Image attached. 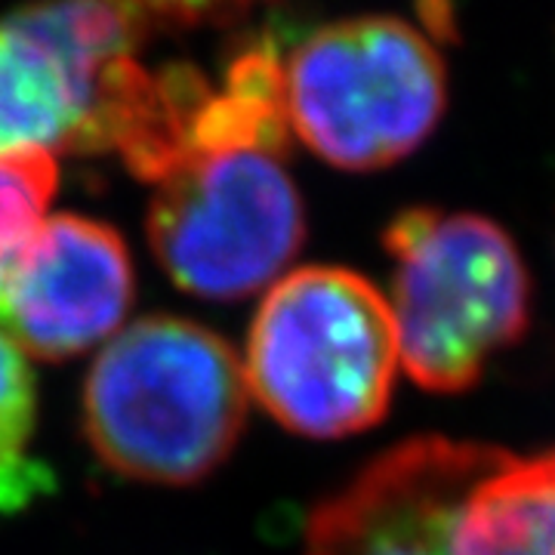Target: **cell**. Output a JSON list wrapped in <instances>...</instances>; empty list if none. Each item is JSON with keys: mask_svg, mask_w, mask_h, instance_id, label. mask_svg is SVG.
I'll return each mask as SVG.
<instances>
[{"mask_svg": "<svg viewBox=\"0 0 555 555\" xmlns=\"http://www.w3.org/2000/svg\"><path fill=\"white\" fill-rule=\"evenodd\" d=\"M398 358L416 386L463 392L528 334L531 275L494 219L408 207L386 225Z\"/></svg>", "mask_w": 555, "mask_h": 555, "instance_id": "obj_3", "label": "cell"}, {"mask_svg": "<svg viewBox=\"0 0 555 555\" xmlns=\"http://www.w3.org/2000/svg\"><path fill=\"white\" fill-rule=\"evenodd\" d=\"M398 364L389 299L352 269L306 266L262 299L244 379L291 433L346 438L386 416Z\"/></svg>", "mask_w": 555, "mask_h": 555, "instance_id": "obj_2", "label": "cell"}, {"mask_svg": "<svg viewBox=\"0 0 555 555\" xmlns=\"http://www.w3.org/2000/svg\"><path fill=\"white\" fill-rule=\"evenodd\" d=\"M35 411V377L25 352L0 331V506H22L43 485L38 466L25 460Z\"/></svg>", "mask_w": 555, "mask_h": 555, "instance_id": "obj_9", "label": "cell"}, {"mask_svg": "<svg viewBox=\"0 0 555 555\" xmlns=\"http://www.w3.org/2000/svg\"><path fill=\"white\" fill-rule=\"evenodd\" d=\"M262 0H149L155 22L167 25H201V22L235 20Z\"/></svg>", "mask_w": 555, "mask_h": 555, "instance_id": "obj_11", "label": "cell"}, {"mask_svg": "<svg viewBox=\"0 0 555 555\" xmlns=\"http://www.w3.org/2000/svg\"><path fill=\"white\" fill-rule=\"evenodd\" d=\"M149 241L182 291L238 299L272 284L297 257L306 204L278 152L198 155L158 182Z\"/></svg>", "mask_w": 555, "mask_h": 555, "instance_id": "obj_5", "label": "cell"}, {"mask_svg": "<svg viewBox=\"0 0 555 555\" xmlns=\"http://www.w3.org/2000/svg\"><path fill=\"white\" fill-rule=\"evenodd\" d=\"M244 364L198 321L149 315L105 346L83 389V433L124 478L192 485L210 476L247 420Z\"/></svg>", "mask_w": 555, "mask_h": 555, "instance_id": "obj_1", "label": "cell"}, {"mask_svg": "<svg viewBox=\"0 0 555 555\" xmlns=\"http://www.w3.org/2000/svg\"><path fill=\"white\" fill-rule=\"evenodd\" d=\"M133 302V262L120 235L96 219L62 214L0 287V331L25 356L62 361L112 337Z\"/></svg>", "mask_w": 555, "mask_h": 555, "instance_id": "obj_7", "label": "cell"}, {"mask_svg": "<svg viewBox=\"0 0 555 555\" xmlns=\"http://www.w3.org/2000/svg\"><path fill=\"white\" fill-rule=\"evenodd\" d=\"M100 80L80 72L20 13L0 20V155L83 152Z\"/></svg>", "mask_w": 555, "mask_h": 555, "instance_id": "obj_8", "label": "cell"}, {"mask_svg": "<svg viewBox=\"0 0 555 555\" xmlns=\"http://www.w3.org/2000/svg\"><path fill=\"white\" fill-rule=\"evenodd\" d=\"M60 170L50 152L0 155V287L47 222Z\"/></svg>", "mask_w": 555, "mask_h": 555, "instance_id": "obj_10", "label": "cell"}, {"mask_svg": "<svg viewBox=\"0 0 555 555\" xmlns=\"http://www.w3.org/2000/svg\"><path fill=\"white\" fill-rule=\"evenodd\" d=\"M383 555H555V448L513 454L433 436L398 444Z\"/></svg>", "mask_w": 555, "mask_h": 555, "instance_id": "obj_6", "label": "cell"}, {"mask_svg": "<svg viewBox=\"0 0 555 555\" xmlns=\"http://www.w3.org/2000/svg\"><path fill=\"white\" fill-rule=\"evenodd\" d=\"M287 120L318 158L379 170L408 158L438 127L448 72L436 40L398 16L318 28L284 60Z\"/></svg>", "mask_w": 555, "mask_h": 555, "instance_id": "obj_4", "label": "cell"}]
</instances>
